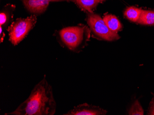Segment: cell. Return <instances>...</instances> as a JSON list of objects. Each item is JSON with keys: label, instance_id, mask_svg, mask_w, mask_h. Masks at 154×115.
Wrapping results in <instances>:
<instances>
[{"label": "cell", "instance_id": "6da1fadb", "mask_svg": "<svg viewBox=\"0 0 154 115\" xmlns=\"http://www.w3.org/2000/svg\"><path fill=\"white\" fill-rule=\"evenodd\" d=\"M57 110V103L52 87L46 75L34 87L29 96L16 109L5 115H54Z\"/></svg>", "mask_w": 154, "mask_h": 115}, {"label": "cell", "instance_id": "30bf717a", "mask_svg": "<svg viewBox=\"0 0 154 115\" xmlns=\"http://www.w3.org/2000/svg\"><path fill=\"white\" fill-rule=\"evenodd\" d=\"M137 23L145 25H154V11L142 10Z\"/></svg>", "mask_w": 154, "mask_h": 115}, {"label": "cell", "instance_id": "9a60e30c", "mask_svg": "<svg viewBox=\"0 0 154 115\" xmlns=\"http://www.w3.org/2000/svg\"><path fill=\"white\" fill-rule=\"evenodd\" d=\"M49 2L51 1H71V0H47Z\"/></svg>", "mask_w": 154, "mask_h": 115}, {"label": "cell", "instance_id": "7a4b0ae2", "mask_svg": "<svg viewBox=\"0 0 154 115\" xmlns=\"http://www.w3.org/2000/svg\"><path fill=\"white\" fill-rule=\"evenodd\" d=\"M57 39L61 45L75 52L84 49L91 36L89 27L85 25L68 27L57 31Z\"/></svg>", "mask_w": 154, "mask_h": 115}, {"label": "cell", "instance_id": "52a82bcc", "mask_svg": "<svg viewBox=\"0 0 154 115\" xmlns=\"http://www.w3.org/2000/svg\"><path fill=\"white\" fill-rule=\"evenodd\" d=\"M105 23L108 28L115 33H117L122 30V24L116 16L111 14H106L103 18Z\"/></svg>", "mask_w": 154, "mask_h": 115}, {"label": "cell", "instance_id": "277c9868", "mask_svg": "<svg viewBox=\"0 0 154 115\" xmlns=\"http://www.w3.org/2000/svg\"><path fill=\"white\" fill-rule=\"evenodd\" d=\"M91 34L100 40L112 42L118 40L120 36L117 33L112 31L106 25L103 19L93 13H88L86 19Z\"/></svg>", "mask_w": 154, "mask_h": 115}, {"label": "cell", "instance_id": "ba28073f", "mask_svg": "<svg viewBox=\"0 0 154 115\" xmlns=\"http://www.w3.org/2000/svg\"><path fill=\"white\" fill-rule=\"evenodd\" d=\"M84 11L89 13H93V11L97 7V5L101 2L100 0H71Z\"/></svg>", "mask_w": 154, "mask_h": 115}, {"label": "cell", "instance_id": "9c48e42d", "mask_svg": "<svg viewBox=\"0 0 154 115\" xmlns=\"http://www.w3.org/2000/svg\"><path fill=\"white\" fill-rule=\"evenodd\" d=\"M142 10L135 7H130L125 9L124 16L130 21L137 23L140 17Z\"/></svg>", "mask_w": 154, "mask_h": 115}, {"label": "cell", "instance_id": "5b68a950", "mask_svg": "<svg viewBox=\"0 0 154 115\" xmlns=\"http://www.w3.org/2000/svg\"><path fill=\"white\" fill-rule=\"evenodd\" d=\"M107 113V111L103 109L99 106L84 103L75 106L73 109L69 111L63 115H105Z\"/></svg>", "mask_w": 154, "mask_h": 115}, {"label": "cell", "instance_id": "3957f363", "mask_svg": "<svg viewBox=\"0 0 154 115\" xmlns=\"http://www.w3.org/2000/svg\"><path fill=\"white\" fill-rule=\"evenodd\" d=\"M37 16L32 15L25 19H17L8 27L9 40L14 45H17L26 36L37 23Z\"/></svg>", "mask_w": 154, "mask_h": 115}, {"label": "cell", "instance_id": "8fae6325", "mask_svg": "<svg viewBox=\"0 0 154 115\" xmlns=\"http://www.w3.org/2000/svg\"><path fill=\"white\" fill-rule=\"evenodd\" d=\"M12 10L8 9H4L1 11L0 14V27L2 29L6 27L9 24L10 21L13 19V15L12 14Z\"/></svg>", "mask_w": 154, "mask_h": 115}, {"label": "cell", "instance_id": "8992f818", "mask_svg": "<svg viewBox=\"0 0 154 115\" xmlns=\"http://www.w3.org/2000/svg\"><path fill=\"white\" fill-rule=\"evenodd\" d=\"M22 1L28 11L37 14L44 13L50 3L47 0H22Z\"/></svg>", "mask_w": 154, "mask_h": 115}, {"label": "cell", "instance_id": "2e32d148", "mask_svg": "<svg viewBox=\"0 0 154 115\" xmlns=\"http://www.w3.org/2000/svg\"><path fill=\"white\" fill-rule=\"evenodd\" d=\"M100 1H101V2H102V1H104L105 0H100Z\"/></svg>", "mask_w": 154, "mask_h": 115}, {"label": "cell", "instance_id": "4fadbf2b", "mask_svg": "<svg viewBox=\"0 0 154 115\" xmlns=\"http://www.w3.org/2000/svg\"><path fill=\"white\" fill-rule=\"evenodd\" d=\"M148 114L149 115H154V97L150 102Z\"/></svg>", "mask_w": 154, "mask_h": 115}, {"label": "cell", "instance_id": "7c38bea8", "mask_svg": "<svg viewBox=\"0 0 154 115\" xmlns=\"http://www.w3.org/2000/svg\"><path fill=\"white\" fill-rule=\"evenodd\" d=\"M128 115H144V111L143 108L138 100H135L134 104L132 105L129 110Z\"/></svg>", "mask_w": 154, "mask_h": 115}, {"label": "cell", "instance_id": "5bb4252c", "mask_svg": "<svg viewBox=\"0 0 154 115\" xmlns=\"http://www.w3.org/2000/svg\"><path fill=\"white\" fill-rule=\"evenodd\" d=\"M5 36V33L3 32V29H2V27H0V39H1V42H3V39H4Z\"/></svg>", "mask_w": 154, "mask_h": 115}]
</instances>
